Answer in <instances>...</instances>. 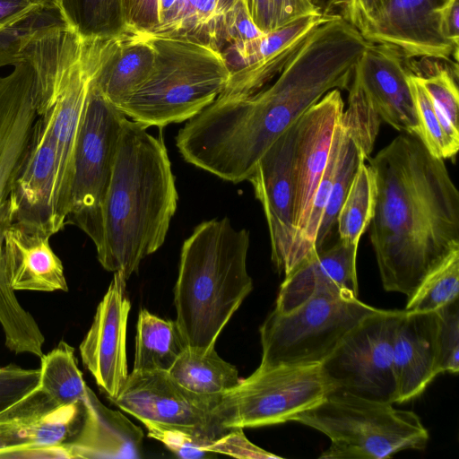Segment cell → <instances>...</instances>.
Here are the masks:
<instances>
[{
    "label": "cell",
    "instance_id": "6da1fadb",
    "mask_svg": "<svg viewBox=\"0 0 459 459\" xmlns=\"http://www.w3.org/2000/svg\"><path fill=\"white\" fill-rule=\"evenodd\" d=\"M340 14L316 27L278 75L254 94L220 99L179 129L184 160L234 184L247 180L269 147L327 92L349 91L368 46Z\"/></svg>",
    "mask_w": 459,
    "mask_h": 459
},
{
    "label": "cell",
    "instance_id": "7a4b0ae2",
    "mask_svg": "<svg viewBox=\"0 0 459 459\" xmlns=\"http://www.w3.org/2000/svg\"><path fill=\"white\" fill-rule=\"evenodd\" d=\"M369 165L377 189L369 237L382 284L409 297L459 247V192L417 136L397 135Z\"/></svg>",
    "mask_w": 459,
    "mask_h": 459
},
{
    "label": "cell",
    "instance_id": "3957f363",
    "mask_svg": "<svg viewBox=\"0 0 459 459\" xmlns=\"http://www.w3.org/2000/svg\"><path fill=\"white\" fill-rule=\"evenodd\" d=\"M123 119L94 244L101 266L126 280L164 243L178 195L162 137Z\"/></svg>",
    "mask_w": 459,
    "mask_h": 459
},
{
    "label": "cell",
    "instance_id": "277c9868",
    "mask_svg": "<svg viewBox=\"0 0 459 459\" xmlns=\"http://www.w3.org/2000/svg\"><path fill=\"white\" fill-rule=\"evenodd\" d=\"M248 247V230L235 229L227 217L203 221L184 241L174 302L187 349L204 353L214 348L252 290Z\"/></svg>",
    "mask_w": 459,
    "mask_h": 459
},
{
    "label": "cell",
    "instance_id": "5b68a950",
    "mask_svg": "<svg viewBox=\"0 0 459 459\" xmlns=\"http://www.w3.org/2000/svg\"><path fill=\"white\" fill-rule=\"evenodd\" d=\"M146 34L154 52L144 82L117 108L143 127H164L199 114L225 89L230 72L221 52L192 41Z\"/></svg>",
    "mask_w": 459,
    "mask_h": 459
},
{
    "label": "cell",
    "instance_id": "8992f818",
    "mask_svg": "<svg viewBox=\"0 0 459 459\" xmlns=\"http://www.w3.org/2000/svg\"><path fill=\"white\" fill-rule=\"evenodd\" d=\"M0 76V325L4 344L15 354L40 356L45 337L11 288L4 255V232L13 222L10 195L27 156L38 114L34 72L26 62Z\"/></svg>",
    "mask_w": 459,
    "mask_h": 459
},
{
    "label": "cell",
    "instance_id": "52a82bcc",
    "mask_svg": "<svg viewBox=\"0 0 459 459\" xmlns=\"http://www.w3.org/2000/svg\"><path fill=\"white\" fill-rule=\"evenodd\" d=\"M293 421L328 437L330 446L321 459H385L403 450L423 449L429 440L414 411L346 394H330Z\"/></svg>",
    "mask_w": 459,
    "mask_h": 459
},
{
    "label": "cell",
    "instance_id": "ba28073f",
    "mask_svg": "<svg viewBox=\"0 0 459 459\" xmlns=\"http://www.w3.org/2000/svg\"><path fill=\"white\" fill-rule=\"evenodd\" d=\"M378 308L359 298L317 293L287 313L271 312L260 326V368L321 364L341 341Z\"/></svg>",
    "mask_w": 459,
    "mask_h": 459
},
{
    "label": "cell",
    "instance_id": "9c48e42d",
    "mask_svg": "<svg viewBox=\"0 0 459 459\" xmlns=\"http://www.w3.org/2000/svg\"><path fill=\"white\" fill-rule=\"evenodd\" d=\"M332 392L321 364L258 367L222 396L212 415L226 430L281 424L293 421Z\"/></svg>",
    "mask_w": 459,
    "mask_h": 459
},
{
    "label": "cell",
    "instance_id": "30bf717a",
    "mask_svg": "<svg viewBox=\"0 0 459 459\" xmlns=\"http://www.w3.org/2000/svg\"><path fill=\"white\" fill-rule=\"evenodd\" d=\"M125 117L90 80L78 133L70 210L65 224L80 228L94 244L100 236L101 206L111 178Z\"/></svg>",
    "mask_w": 459,
    "mask_h": 459
},
{
    "label": "cell",
    "instance_id": "8fae6325",
    "mask_svg": "<svg viewBox=\"0 0 459 459\" xmlns=\"http://www.w3.org/2000/svg\"><path fill=\"white\" fill-rule=\"evenodd\" d=\"M403 313L378 308L364 317L321 363L332 394L396 403L394 340Z\"/></svg>",
    "mask_w": 459,
    "mask_h": 459
},
{
    "label": "cell",
    "instance_id": "7c38bea8",
    "mask_svg": "<svg viewBox=\"0 0 459 459\" xmlns=\"http://www.w3.org/2000/svg\"><path fill=\"white\" fill-rule=\"evenodd\" d=\"M81 403L55 405L37 385L0 411V458H68Z\"/></svg>",
    "mask_w": 459,
    "mask_h": 459
},
{
    "label": "cell",
    "instance_id": "4fadbf2b",
    "mask_svg": "<svg viewBox=\"0 0 459 459\" xmlns=\"http://www.w3.org/2000/svg\"><path fill=\"white\" fill-rule=\"evenodd\" d=\"M108 400L143 424L177 428L211 440L230 430L220 428L212 410L180 387L167 371H132L117 395Z\"/></svg>",
    "mask_w": 459,
    "mask_h": 459
},
{
    "label": "cell",
    "instance_id": "5bb4252c",
    "mask_svg": "<svg viewBox=\"0 0 459 459\" xmlns=\"http://www.w3.org/2000/svg\"><path fill=\"white\" fill-rule=\"evenodd\" d=\"M332 16H307L241 46H227L221 53L230 77L218 97L240 99L264 88L278 75L309 33Z\"/></svg>",
    "mask_w": 459,
    "mask_h": 459
},
{
    "label": "cell",
    "instance_id": "9a60e30c",
    "mask_svg": "<svg viewBox=\"0 0 459 459\" xmlns=\"http://www.w3.org/2000/svg\"><path fill=\"white\" fill-rule=\"evenodd\" d=\"M297 122L269 147L247 179L262 204L269 230L271 258L280 274L283 273L295 235L293 151Z\"/></svg>",
    "mask_w": 459,
    "mask_h": 459
},
{
    "label": "cell",
    "instance_id": "2e32d148",
    "mask_svg": "<svg viewBox=\"0 0 459 459\" xmlns=\"http://www.w3.org/2000/svg\"><path fill=\"white\" fill-rule=\"evenodd\" d=\"M126 281L122 273H114L79 347L83 365L108 399L117 395L128 377L126 327L131 303Z\"/></svg>",
    "mask_w": 459,
    "mask_h": 459
},
{
    "label": "cell",
    "instance_id": "e0dca14e",
    "mask_svg": "<svg viewBox=\"0 0 459 459\" xmlns=\"http://www.w3.org/2000/svg\"><path fill=\"white\" fill-rule=\"evenodd\" d=\"M343 109L341 91L332 90L297 122L293 151L295 235L292 243L306 226Z\"/></svg>",
    "mask_w": 459,
    "mask_h": 459
},
{
    "label": "cell",
    "instance_id": "ac0fdd59",
    "mask_svg": "<svg viewBox=\"0 0 459 459\" xmlns=\"http://www.w3.org/2000/svg\"><path fill=\"white\" fill-rule=\"evenodd\" d=\"M404 56L396 48L370 43L355 68L352 82L366 104L394 129L419 136V124Z\"/></svg>",
    "mask_w": 459,
    "mask_h": 459
},
{
    "label": "cell",
    "instance_id": "d6986e66",
    "mask_svg": "<svg viewBox=\"0 0 459 459\" xmlns=\"http://www.w3.org/2000/svg\"><path fill=\"white\" fill-rule=\"evenodd\" d=\"M441 0H385L362 36L399 49L404 58L442 60L458 66V48L438 32L435 10Z\"/></svg>",
    "mask_w": 459,
    "mask_h": 459
},
{
    "label": "cell",
    "instance_id": "ffe728a7",
    "mask_svg": "<svg viewBox=\"0 0 459 459\" xmlns=\"http://www.w3.org/2000/svg\"><path fill=\"white\" fill-rule=\"evenodd\" d=\"M90 80L82 46L81 56L63 82L54 105L40 115L48 121L55 146L54 208L61 230L66 225L70 210L75 150Z\"/></svg>",
    "mask_w": 459,
    "mask_h": 459
},
{
    "label": "cell",
    "instance_id": "44dd1931",
    "mask_svg": "<svg viewBox=\"0 0 459 459\" xmlns=\"http://www.w3.org/2000/svg\"><path fill=\"white\" fill-rule=\"evenodd\" d=\"M56 153L48 121L39 116L29 151L10 195L13 221L42 230L51 237L59 232L54 208Z\"/></svg>",
    "mask_w": 459,
    "mask_h": 459
},
{
    "label": "cell",
    "instance_id": "7402d4cb",
    "mask_svg": "<svg viewBox=\"0 0 459 459\" xmlns=\"http://www.w3.org/2000/svg\"><path fill=\"white\" fill-rule=\"evenodd\" d=\"M91 83L118 107L150 75L155 52L146 34L127 30L107 39L83 41Z\"/></svg>",
    "mask_w": 459,
    "mask_h": 459
},
{
    "label": "cell",
    "instance_id": "603a6c76",
    "mask_svg": "<svg viewBox=\"0 0 459 459\" xmlns=\"http://www.w3.org/2000/svg\"><path fill=\"white\" fill-rule=\"evenodd\" d=\"M358 247L359 244L339 239L304 260L284 277L274 310L287 313L321 292L359 298Z\"/></svg>",
    "mask_w": 459,
    "mask_h": 459
},
{
    "label": "cell",
    "instance_id": "cb8c5ba5",
    "mask_svg": "<svg viewBox=\"0 0 459 459\" xmlns=\"http://www.w3.org/2000/svg\"><path fill=\"white\" fill-rule=\"evenodd\" d=\"M436 311L403 313L394 340V365L397 381L396 403L421 394L438 375Z\"/></svg>",
    "mask_w": 459,
    "mask_h": 459
},
{
    "label": "cell",
    "instance_id": "d4e9b609",
    "mask_svg": "<svg viewBox=\"0 0 459 459\" xmlns=\"http://www.w3.org/2000/svg\"><path fill=\"white\" fill-rule=\"evenodd\" d=\"M82 423L64 446L68 458H139L143 432L117 410L105 406L90 388L82 402Z\"/></svg>",
    "mask_w": 459,
    "mask_h": 459
},
{
    "label": "cell",
    "instance_id": "484cf974",
    "mask_svg": "<svg viewBox=\"0 0 459 459\" xmlns=\"http://www.w3.org/2000/svg\"><path fill=\"white\" fill-rule=\"evenodd\" d=\"M48 233L13 221L4 238L8 281L16 290L68 291L64 266Z\"/></svg>",
    "mask_w": 459,
    "mask_h": 459
},
{
    "label": "cell",
    "instance_id": "4316f807",
    "mask_svg": "<svg viewBox=\"0 0 459 459\" xmlns=\"http://www.w3.org/2000/svg\"><path fill=\"white\" fill-rule=\"evenodd\" d=\"M168 372L180 387L212 410L240 382L235 366L222 359L214 348L204 353L186 348Z\"/></svg>",
    "mask_w": 459,
    "mask_h": 459
},
{
    "label": "cell",
    "instance_id": "83f0119b",
    "mask_svg": "<svg viewBox=\"0 0 459 459\" xmlns=\"http://www.w3.org/2000/svg\"><path fill=\"white\" fill-rule=\"evenodd\" d=\"M221 16L217 0H177L148 34L192 41L221 52Z\"/></svg>",
    "mask_w": 459,
    "mask_h": 459
},
{
    "label": "cell",
    "instance_id": "f1b7e54d",
    "mask_svg": "<svg viewBox=\"0 0 459 459\" xmlns=\"http://www.w3.org/2000/svg\"><path fill=\"white\" fill-rule=\"evenodd\" d=\"M186 348L176 321L163 319L147 309H141L133 371L168 372Z\"/></svg>",
    "mask_w": 459,
    "mask_h": 459
},
{
    "label": "cell",
    "instance_id": "f546056e",
    "mask_svg": "<svg viewBox=\"0 0 459 459\" xmlns=\"http://www.w3.org/2000/svg\"><path fill=\"white\" fill-rule=\"evenodd\" d=\"M39 386L55 405L82 403L90 387L78 368L74 349L65 341L39 358Z\"/></svg>",
    "mask_w": 459,
    "mask_h": 459
},
{
    "label": "cell",
    "instance_id": "4dcf8cb0",
    "mask_svg": "<svg viewBox=\"0 0 459 459\" xmlns=\"http://www.w3.org/2000/svg\"><path fill=\"white\" fill-rule=\"evenodd\" d=\"M58 12L83 41L110 39L128 30L121 0H60Z\"/></svg>",
    "mask_w": 459,
    "mask_h": 459
},
{
    "label": "cell",
    "instance_id": "1f68e13d",
    "mask_svg": "<svg viewBox=\"0 0 459 459\" xmlns=\"http://www.w3.org/2000/svg\"><path fill=\"white\" fill-rule=\"evenodd\" d=\"M368 159L363 151L342 126L341 119L338 127V147L333 184L329 198L318 228L315 247L323 249L336 225L339 210L345 199L354 175L362 161Z\"/></svg>",
    "mask_w": 459,
    "mask_h": 459
},
{
    "label": "cell",
    "instance_id": "d6a6232c",
    "mask_svg": "<svg viewBox=\"0 0 459 459\" xmlns=\"http://www.w3.org/2000/svg\"><path fill=\"white\" fill-rule=\"evenodd\" d=\"M377 193L375 171L369 164L362 161L337 215L339 239L359 244L373 218Z\"/></svg>",
    "mask_w": 459,
    "mask_h": 459
},
{
    "label": "cell",
    "instance_id": "836d02e7",
    "mask_svg": "<svg viewBox=\"0 0 459 459\" xmlns=\"http://www.w3.org/2000/svg\"><path fill=\"white\" fill-rule=\"evenodd\" d=\"M413 74L431 100L445 134L447 159H450L459 149L458 67L436 64L424 74Z\"/></svg>",
    "mask_w": 459,
    "mask_h": 459
},
{
    "label": "cell",
    "instance_id": "e575fe53",
    "mask_svg": "<svg viewBox=\"0 0 459 459\" xmlns=\"http://www.w3.org/2000/svg\"><path fill=\"white\" fill-rule=\"evenodd\" d=\"M459 247H454L421 280L408 297L407 312H431L458 299Z\"/></svg>",
    "mask_w": 459,
    "mask_h": 459
},
{
    "label": "cell",
    "instance_id": "d590c367",
    "mask_svg": "<svg viewBox=\"0 0 459 459\" xmlns=\"http://www.w3.org/2000/svg\"><path fill=\"white\" fill-rule=\"evenodd\" d=\"M257 29L264 34L278 30L307 16L322 14L309 0H244Z\"/></svg>",
    "mask_w": 459,
    "mask_h": 459
},
{
    "label": "cell",
    "instance_id": "8d00e7d4",
    "mask_svg": "<svg viewBox=\"0 0 459 459\" xmlns=\"http://www.w3.org/2000/svg\"><path fill=\"white\" fill-rule=\"evenodd\" d=\"M408 80L418 118V138L433 156L447 159L445 134L431 100L413 73L409 72Z\"/></svg>",
    "mask_w": 459,
    "mask_h": 459
},
{
    "label": "cell",
    "instance_id": "74e56055",
    "mask_svg": "<svg viewBox=\"0 0 459 459\" xmlns=\"http://www.w3.org/2000/svg\"><path fill=\"white\" fill-rule=\"evenodd\" d=\"M61 19L58 10L41 9L14 25L0 29V67L17 64L21 50L34 31Z\"/></svg>",
    "mask_w": 459,
    "mask_h": 459
},
{
    "label": "cell",
    "instance_id": "f35d334b",
    "mask_svg": "<svg viewBox=\"0 0 459 459\" xmlns=\"http://www.w3.org/2000/svg\"><path fill=\"white\" fill-rule=\"evenodd\" d=\"M438 316L437 334V370L456 374L459 371V307L458 299L436 311Z\"/></svg>",
    "mask_w": 459,
    "mask_h": 459
},
{
    "label": "cell",
    "instance_id": "ab89813d",
    "mask_svg": "<svg viewBox=\"0 0 459 459\" xmlns=\"http://www.w3.org/2000/svg\"><path fill=\"white\" fill-rule=\"evenodd\" d=\"M148 437L154 438L181 458L197 459L212 455L207 446L213 441L177 428L152 423L143 424Z\"/></svg>",
    "mask_w": 459,
    "mask_h": 459
},
{
    "label": "cell",
    "instance_id": "60d3db41",
    "mask_svg": "<svg viewBox=\"0 0 459 459\" xmlns=\"http://www.w3.org/2000/svg\"><path fill=\"white\" fill-rule=\"evenodd\" d=\"M263 34L253 22L244 0H237L221 15V39L223 49L227 46H241Z\"/></svg>",
    "mask_w": 459,
    "mask_h": 459
},
{
    "label": "cell",
    "instance_id": "b9f144b4",
    "mask_svg": "<svg viewBox=\"0 0 459 459\" xmlns=\"http://www.w3.org/2000/svg\"><path fill=\"white\" fill-rule=\"evenodd\" d=\"M39 368L14 364L0 367V411L39 385Z\"/></svg>",
    "mask_w": 459,
    "mask_h": 459
},
{
    "label": "cell",
    "instance_id": "7bdbcfd3",
    "mask_svg": "<svg viewBox=\"0 0 459 459\" xmlns=\"http://www.w3.org/2000/svg\"><path fill=\"white\" fill-rule=\"evenodd\" d=\"M211 454H222L237 458L268 459L279 458L268 451L262 449L247 439L242 428L231 429L208 446Z\"/></svg>",
    "mask_w": 459,
    "mask_h": 459
},
{
    "label": "cell",
    "instance_id": "ee69618b",
    "mask_svg": "<svg viewBox=\"0 0 459 459\" xmlns=\"http://www.w3.org/2000/svg\"><path fill=\"white\" fill-rule=\"evenodd\" d=\"M125 22L129 30L151 33L160 23L159 0H121Z\"/></svg>",
    "mask_w": 459,
    "mask_h": 459
},
{
    "label": "cell",
    "instance_id": "f6af8a7d",
    "mask_svg": "<svg viewBox=\"0 0 459 459\" xmlns=\"http://www.w3.org/2000/svg\"><path fill=\"white\" fill-rule=\"evenodd\" d=\"M342 8V17L362 34L374 22L380 9V0H344Z\"/></svg>",
    "mask_w": 459,
    "mask_h": 459
},
{
    "label": "cell",
    "instance_id": "bcb514c9",
    "mask_svg": "<svg viewBox=\"0 0 459 459\" xmlns=\"http://www.w3.org/2000/svg\"><path fill=\"white\" fill-rule=\"evenodd\" d=\"M435 16L441 37L459 49V0H441Z\"/></svg>",
    "mask_w": 459,
    "mask_h": 459
},
{
    "label": "cell",
    "instance_id": "7dc6e473",
    "mask_svg": "<svg viewBox=\"0 0 459 459\" xmlns=\"http://www.w3.org/2000/svg\"><path fill=\"white\" fill-rule=\"evenodd\" d=\"M41 9L46 8L28 0H0V29L14 25Z\"/></svg>",
    "mask_w": 459,
    "mask_h": 459
},
{
    "label": "cell",
    "instance_id": "c3c4849f",
    "mask_svg": "<svg viewBox=\"0 0 459 459\" xmlns=\"http://www.w3.org/2000/svg\"><path fill=\"white\" fill-rule=\"evenodd\" d=\"M310 3L322 14H333L332 11L334 7H342L344 0H309Z\"/></svg>",
    "mask_w": 459,
    "mask_h": 459
},
{
    "label": "cell",
    "instance_id": "681fc988",
    "mask_svg": "<svg viewBox=\"0 0 459 459\" xmlns=\"http://www.w3.org/2000/svg\"><path fill=\"white\" fill-rule=\"evenodd\" d=\"M177 0H159L160 20L173 7Z\"/></svg>",
    "mask_w": 459,
    "mask_h": 459
},
{
    "label": "cell",
    "instance_id": "f907efd6",
    "mask_svg": "<svg viewBox=\"0 0 459 459\" xmlns=\"http://www.w3.org/2000/svg\"><path fill=\"white\" fill-rule=\"evenodd\" d=\"M40 5L43 8L50 10H58L60 0H28Z\"/></svg>",
    "mask_w": 459,
    "mask_h": 459
},
{
    "label": "cell",
    "instance_id": "816d5d0a",
    "mask_svg": "<svg viewBox=\"0 0 459 459\" xmlns=\"http://www.w3.org/2000/svg\"><path fill=\"white\" fill-rule=\"evenodd\" d=\"M237 0H217V14L221 16L226 12Z\"/></svg>",
    "mask_w": 459,
    "mask_h": 459
},
{
    "label": "cell",
    "instance_id": "f5cc1de1",
    "mask_svg": "<svg viewBox=\"0 0 459 459\" xmlns=\"http://www.w3.org/2000/svg\"><path fill=\"white\" fill-rule=\"evenodd\" d=\"M384 1H385V0H380V8H381V6H382V4H383ZM379 10H380V9H379Z\"/></svg>",
    "mask_w": 459,
    "mask_h": 459
}]
</instances>
